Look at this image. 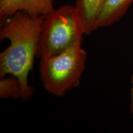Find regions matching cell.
Masks as SVG:
<instances>
[{"mask_svg": "<svg viewBox=\"0 0 133 133\" xmlns=\"http://www.w3.org/2000/svg\"><path fill=\"white\" fill-rule=\"evenodd\" d=\"M44 16L33 17L18 12L2 22L0 38L8 39L9 45L0 53V78L13 75L21 83L23 101H28L34 90L29 84L33 70Z\"/></svg>", "mask_w": 133, "mask_h": 133, "instance_id": "6da1fadb", "label": "cell"}, {"mask_svg": "<svg viewBox=\"0 0 133 133\" xmlns=\"http://www.w3.org/2000/svg\"><path fill=\"white\" fill-rule=\"evenodd\" d=\"M87 52L78 43L59 54L40 58L39 74L46 92L57 97L79 86L86 67Z\"/></svg>", "mask_w": 133, "mask_h": 133, "instance_id": "7a4b0ae2", "label": "cell"}, {"mask_svg": "<svg viewBox=\"0 0 133 133\" xmlns=\"http://www.w3.org/2000/svg\"><path fill=\"white\" fill-rule=\"evenodd\" d=\"M84 35L75 8L64 5L44 16L38 56L39 58L59 54L78 43Z\"/></svg>", "mask_w": 133, "mask_h": 133, "instance_id": "3957f363", "label": "cell"}, {"mask_svg": "<svg viewBox=\"0 0 133 133\" xmlns=\"http://www.w3.org/2000/svg\"><path fill=\"white\" fill-rule=\"evenodd\" d=\"M54 9L53 0H0V19L2 22L18 12L44 16Z\"/></svg>", "mask_w": 133, "mask_h": 133, "instance_id": "277c9868", "label": "cell"}, {"mask_svg": "<svg viewBox=\"0 0 133 133\" xmlns=\"http://www.w3.org/2000/svg\"><path fill=\"white\" fill-rule=\"evenodd\" d=\"M105 0H76L75 8L84 35L95 30L94 25Z\"/></svg>", "mask_w": 133, "mask_h": 133, "instance_id": "5b68a950", "label": "cell"}, {"mask_svg": "<svg viewBox=\"0 0 133 133\" xmlns=\"http://www.w3.org/2000/svg\"><path fill=\"white\" fill-rule=\"evenodd\" d=\"M132 2L133 0H105L96 19L95 30L117 22L125 14Z\"/></svg>", "mask_w": 133, "mask_h": 133, "instance_id": "8992f818", "label": "cell"}, {"mask_svg": "<svg viewBox=\"0 0 133 133\" xmlns=\"http://www.w3.org/2000/svg\"><path fill=\"white\" fill-rule=\"evenodd\" d=\"M1 99H22L23 91L19 79L15 76L7 75L0 78Z\"/></svg>", "mask_w": 133, "mask_h": 133, "instance_id": "52a82bcc", "label": "cell"}, {"mask_svg": "<svg viewBox=\"0 0 133 133\" xmlns=\"http://www.w3.org/2000/svg\"><path fill=\"white\" fill-rule=\"evenodd\" d=\"M130 110L133 115V74L131 78V88H130Z\"/></svg>", "mask_w": 133, "mask_h": 133, "instance_id": "ba28073f", "label": "cell"}]
</instances>
